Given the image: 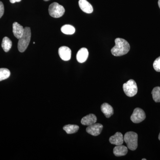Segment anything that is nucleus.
I'll return each mask as SVG.
<instances>
[{
    "instance_id": "obj_27",
    "label": "nucleus",
    "mask_w": 160,
    "mask_h": 160,
    "mask_svg": "<svg viewBox=\"0 0 160 160\" xmlns=\"http://www.w3.org/2000/svg\"><path fill=\"white\" fill-rule=\"evenodd\" d=\"M142 160H146V159H142Z\"/></svg>"
},
{
    "instance_id": "obj_18",
    "label": "nucleus",
    "mask_w": 160,
    "mask_h": 160,
    "mask_svg": "<svg viewBox=\"0 0 160 160\" xmlns=\"http://www.w3.org/2000/svg\"><path fill=\"white\" fill-rule=\"evenodd\" d=\"M61 31L64 34H73L75 32V29L73 26L69 25H66L61 28Z\"/></svg>"
},
{
    "instance_id": "obj_16",
    "label": "nucleus",
    "mask_w": 160,
    "mask_h": 160,
    "mask_svg": "<svg viewBox=\"0 0 160 160\" xmlns=\"http://www.w3.org/2000/svg\"><path fill=\"white\" fill-rule=\"evenodd\" d=\"M12 46V42L11 40L7 37L4 38L2 42V46L4 51L6 52H9Z\"/></svg>"
},
{
    "instance_id": "obj_5",
    "label": "nucleus",
    "mask_w": 160,
    "mask_h": 160,
    "mask_svg": "<svg viewBox=\"0 0 160 160\" xmlns=\"http://www.w3.org/2000/svg\"><path fill=\"white\" fill-rule=\"evenodd\" d=\"M65 12V8L58 3H52L49 6V14L54 18H59L62 16Z\"/></svg>"
},
{
    "instance_id": "obj_8",
    "label": "nucleus",
    "mask_w": 160,
    "mask_h": 160,
    "mask_svg": "<svg viewBox=\"0 0 160 160\" xmlns=\"http://www.w3.org/2000/svg\"><path fill=\"white\" fill-rule=\"evenodd\" d=\"M60 57L63 61H68L71 59V50L67 46H62L58 49Z\"/></svg>"
},
{
    "instance_id": "obj_22",
    "label": "nucleus",
    "mask_w": 160,
    "mask_h": 160,
    "mask_svg": "<svg viewBox=\"0 0 160 160\" xmlns=\"http://www.w3.org/2000/svg\"><path fill=\"white\" fill-rule=\"evenodd\" d=\"M4 13V6L3 3L0 1V18L2 17Z\"/></svg>"
},
{
    "instance_id": "obj_3",
    "label": "nucleus",
    "mask_w": 160,
    "mask_h": 160,
    "mask_svg": "<svg viewBox=\"0 0 160 160\" xmlns=\"http://www.w3.org/2000/svg\"><path fill=\"white\" fill-rule=\"evenodd\" d=\"M138 141L137 133L133 132H128L124 136V141L126 143L128 149L132 151H134L137 149Z\"/></svg>"
},
{
    "instance_id": "obj_13",
    "label": "nucleus",
    "mask_w": 160,
    "mask_h": 160,
    "mask_svg": "<svg viewBox=\"0 0 160 160\" xmlns=\"http://www.w3.org/2000/svg\"><path fill=\"white\" fill-rule=\"evenodd\" d=\"M97 121V118L94 114H89L82 118L81 123L84 126H89L96 123Z\"/></svg>"
},
{
    "instance_id": "obj_23",
    "label": "nucleus",
    "mask_w": 160,
    "mask_h": 160,
    "mask_svg": "<svg viewBox=\"0 0 160 160\" xmlns=\"http://www.w3.org/2000/svg\"><path fill=\"white\" fill-rule=\"evenodd\" d=\"M9 1H10V2L11 3H15L20 2L22 0H9Z\"/></svg>"
},
{
    "instance_id": "obj_2",
    "label": "nucleus",
    "mask_w": 160,
    "mask_h": 160,
    "mask_svg": "<svg viewBox=\"0 0 160 160\" xmlns=\"http://www.w3.org/2000/svg\"><path fill=\"white\" fill-rule=\"evenodd\" d=\"M22 36L19 39L18 42V49L21 52L26 51L29 46L31 37V29L29 27L25 28Z\"/></svg>"
},
{
    "instance_id": "obj_12",
    "label": "nucleus",
    "mask_w": 160,
    "mask_h": 160,
    "mask_svg": "<svg viewBox=\"0 0 160 160\" xmlns=\"http://www.w3.org/2000/svg\"><path fill=\"white\" fill-rule=\"evenodd\" d=\"M79 6L80 9L86 13H91L93 12V7L86 0H79Z\"/></svg>"
},
{
    "instance_id": "obj_24",
    "label": "nucleus",
    "mask_w": 160,
    "mask_h": 160,
    "mask_svg": "<svg viewBox=\"0 0 160 160\" xmlns=\"http://www.w3.org/2000/svg\"><path fill=\"white\" fill-rule=\"evenodd\" d=\"M158 4L159 7L160 9V0H159L158 2Z\"/></svg>"
},
{
    "instance_id": "obj_21",
    "label": "nucleus",
    "mask_w": 160,
    "mask_h": 160,
    "mask_svg": "<svg viewBox=\"0 0 160 160\" xmlns=\"http://www.w3.org/2000/svg\"><path fill=\"white\" fill-rule=\"evenodd\" d=\"M153 66L155 71L160 72V56L155 60Z\"/></svg>"
},
{
    "instance_id": "obj_20",
    "label": "nucleus",
    "mask_w": 160,
    "mask_h": 160,
    "mask_svg": "<svg viewBox=\"0 0 160 160\" xmlns=\"http://www.w3.org/2000/svg\"><path fill=\"white\" fill-rule=\"evenodd\" d=\"M10 75V72L6 68H0V82L8 78Z\"/></svg>"
},
{
    "instance_id": "obj_4",
    "label": "nucleus",
    "mask_w": 160,
    "mask_h": 160,
    "mask_svg": "<svg viewBox=\"0 0 160 160\" xmlns=\"http://www.w3.org/2000/svg\"><path fill=\"white\" fill-rule=\"evenodd\" d=\"M123 90L125 94L129 97L134 96L138 92V86L134 80L130 79L127 82L124 83L123 86Z\"/></svg>"
},
{
    "instance_id": "obj_6",
    "label": "nucleus",
    "mask_w": 160,
    "mask_h": 160,
    "mask_svg": "<svg viewBox=\"0 0 160 160\" xmlns=\"http://www.w3.org/2000/svg\"><path fill=\"white\" fill-rule=\"evenodd\" d=\"M146 115L144 110L141 108H137L134 109L130 119L134 123H139L146 119Z\"/></svg>"
},
{
    "instance_id": "obj_10",
    "label": "nucleus",
    "mask_w": 160,
    "mask_h": 160,
    "mask_svg": "<svg viewBox=\"0 0 160 160\" xmlns=\"http://www.w3.org/2000/svg\"><path fill=\"white\" fill-rule=\"evenodd\" d=\"M109 142L112 144L116 145H121L124 142V137L121 132H117L112 136L110 137L109 139Z\"/></svg>"
},
{
    "instance_id": "obj_17",
    "label": "nucleus",
    "mask_w": 160,
    "mask_h": 160,
    "mask_svg": "<svg viewBox=\"0 0 160 160\" xmlns=\"http://www.w3.org/2000/svg\"><path fill=\"white\" fill-rule=\"evenodd\" d=\"M79 127L77 125H67L63 127V129L68 134H72L77 132Z\"/></svg>"
},
{
    "instance_id": "obj_7",
    "label": "nucleus",
    "mask_w": 160,
    "mask_h": 160,
    "mask_svg": "<svg viewBox=\"0 0 160 160\" xmlns=\"http://www.w3.org/2000/svg\"><path fill=\"white\" fill-rule=\"evenodd\" d=\"M103 126L99 123H95L94 124L88 126L86 128V132L89 134L94 136H97L100 134L103 129Z\"/></svg>"
},
{
    "instance_id": "obj_15",
    "label": "nucleus",
    "mask_w": 160,
    "mask_h": 160,
    "mask_svg": "<svg viewBox=\"0 0 160 160\" xmlns=\"http://www.w3.org/2000/svg\"><path fill=\"white\" fill-rule=\"evenodd\" d=\"M113 152L116 156H123L126 155L128 152V148L122 145H118L114 147Z\"/></svg>"
},
{
    "instance_id": "obj_19",
    "label": "nucleus",
    "mask_w": 160,
    "mask_h": 160,
    "mask_svg": "<svg viewBox=\"0 0 160 160\" xmlns=\"http://www.w3.org/2000/svg\"><path fill=\"white\" fill-rule=\"evenodd\" d=\"M152 98L156 102H160V87H156L152 91Z\"/></svg>"
},
{
    "instance_id": "obj_9",
    "label": "nucleus",
    "mask_w": 160,
    "mask_h": 160,
    "mask_svg": "<svg viewBox=\"0 0 160 160\" xmlns=\"http://www.w3.org/2000/svg\"><path fill=\"white\" fill-rule=\"evenodd\" d=\"M24 30L25 29L23 26L17 22H15L12 24V32L13 34L18 39H19L22 36Z\"/></svg>"
},
{
    "instance_id": "obj_11",
    "label": "nucleus",
    "mask_w": 160,
    "mask_h": 160,
    "mask_svg": "<svg viewBox=\"0 0 160 160\" xmlns=\"http://www.w3.org/2000/svg\"><path fill=\"white\" fill-rule=\"evenodd\" d=\"M89 56V52L86 48H82L78 51L77 54V60L79 63H84Z\"/></svg>"
},
{
    "instance_id": "obj_25",
    "label": "nucleus",
    "mask_w": 160,
    "mask_h": 160,
    "mask_svg": "<svg viewBox=\"0 0 160 160\" xmlns=\"http://www.w3.org/2000/svg\"><path fill=\"white\" fill-rule=\"evenodd\" d=\"M158 139H159V140L160 141V132L159 133V136H158Z\"/></svg>"
},
{
    "instance_id": "obj_26",
    "label": "nucleus",
    "mask_w": 160,
    "mask_h": 160,
    "mask_svg": "<svg viewBox=\"0 0 160 160\" xmlns=\"http://www.w3.org/2000/svg\"><path fill=\"white\" fill-rule=\"evenodd\" d=\"M44 1H46V2H47V1H49V0H44Z\"/></svg>"
},
{
    "instance_id": "obj_14",
    "label": "nucleus",
    "mask_w": 160,
    "mask_h": 160,
    "mask_svg": "<svg viewBox=\"0 0 160 160\" xmlns=\"http://www.w3.org/2000/svg\"><path fill=\"white\" fill-rule=\"evenodd\" d=\"M101 108L102 112L107 118L111 117L114 112L113 108L108 103H103L101 106Z\"/></svg>"
},
{
    "instance_id": "obj_1",
    "label": "nucleus",
    "mask_w": 160,
    "mask_h": 160,
    "mask_svg": "<svg viewBox=\"0 0 160 160\" xmlns=\"http://www.w3.org/2000/svg\"><path fill=\"white\" fill-rule=\"evenodd\" d=\"M115 43V46L111 49L112 54L114 56H122L127 54L130 50L129 43L124 39L117 38Z\"/></svg>"
}]
</instances>
